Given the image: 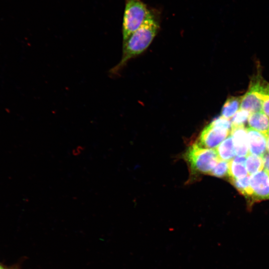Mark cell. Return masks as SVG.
Wrapping results in <instances>:
<instances>
[{
	"instance_id": "ba28073f",
	"label": "cell",
	"mask_w": 269,
	"mask_h": 269,
	"mask_svg": "<svg viewBox=\"0 0 269 269\" xmlns=\"http://www.w3.org/2000/svg\"><path fill=\"white\" fill-rule=\"evenodd\" d=\"M231 136L237 156L246 157L249 154L247 129L244 126L231 128Z\"/></svg>"
},
{
	"instance_id": "5bb4252c",
	"label": "cell",
	"mask_w": 269,
	"mask_h": 269,
	"mask_svg": "<svg viewBox=\"0 0 269 269\" xmlns=\"http://www.w3.org/2000/svg\"><path fill=\"white\" fill-rule=\"evenodd\" d=\"M249 175L246 164L236 162L232 160L229 161L228 176L231 178L240 179Z\"/></svg>"
},
{
	"instance_id": "8992f818",
	"label": "cell",
	"mask_w": 269,
	"mask_h": 269,
	"mask_svg": "<svg viewBox=\"0 0 269 269\" xmlns=\"http://www.w3.org/2000/svg\"><path fill=\"white\" fill-rule=\"evenodd\" d=\"M253 201L269 199V173L263 169L250 175Z\"/></svg>"
},
{
	"instance_id": "5b68a950",
	"label": "cell",
	"mask_w": 269,
	"mask_h": 269,
	"mask_svg": "<svg viewBox=\"0 0 269 269\" xmlns=\"http://www.w3.org/2000/svg\"><path fill=\"white\" fill-rule=\"evenodd\" d=\"M230 131L211 122L202 131L198 143L205 148H215L228 136Z\"/></svg>"
},
{
	"instance_id": "ffe728a7",
	"label": "cell",
	"mask_w": 269,
	"mask_h": 269,
	"mask_svg": "<svg viewBox=\"0 0 269 269\" xmlns=\"http://www.w3.org/2000/svg\"><path fill=\"white\" fill-rule=\"evenodd\" d=\"M0 269H5L3 268L2 266L0 265Z\"/></svg>"
},
{
	"instance_id": "2e32d148",
	"label": "cell",
	"mask_w": 269,
	"mask_h": 269,
	"mask_svg": "<svg viewBox=\"0 0 269 269\" xmlns=\"http://www.w3.org/2000/svg\"><path fill=\"white\" fill-rule=\"evenodd\" d=\"M229 161L220 160L210 174L218 177H223L228 175Z\"/></svg>"
},
{
	"instance_id": "7c38bea8",
	"label": "cell",
	"mask_w": 269,
	"mask_h": 269,
	"mask_svg": "<svg viewBox=\"0 0 269 269\" xmlns=\"http://www.w3.org/2000/svg\"><path fill=\"white\" fill-rule=\"evenodd\" d=\"M250 175H248L240 179L230 178V181L242 195L249 199H252L253 193L250 185Z\"/></svg>"
},
{
	"instance_id": "4fadbf2b",
	"label": "cell",
	"mask_w": 269,
	"mask_h": 269,
	"mask_svg": "<svg viewBox=\"0 0 269 269\" xmlns=\"http://www.w3.org/2000/svg\"><path fill=\"white\" fill-rule=\"evenodd\" d=\"M246 167L250 175L262 170L264 168L263 157L249 154L246 156Z\"/></svg>"
},
{
	"instance_id": "277c9868",
	"label": "cell",
	"mask_w": 269,
	"mask_h": 269,
	"mask_svg": "<svg viewBox=\"0 0 269 269\" xmlns=\"http://www.w3.org/2000/svg\"><path fill=\"white\" fill-rule=\"evenodd\" d=\"M149 12L141 0H126L123 23V41L142 25Z\"/></svg>"
},
{
	"instance_id": "30bf717a",
	"label": "cell",
	"mask_w": 269,
	"mask_h": 269,
	"mask_svg": "<svg viewBox=\"0 0 269 269\" xmlns=\"http://www.w3.org/2000/svg\"><path fill=\"white\" fill-rule=\"evenodd\" d=\"M216 151L220 159L223 160L230 161L235 157L236 152L231 135L228 136L218 145Z\"/></svg>"
},
{
	"instance_id": "44dd1931",
	"label": "cell",
	"mask_w": 269,
	"mask_h": 269,
	"mask_svg": "<svg viewBox=\"0 0 269 269\" xmlns=\"http://www.w3.org/2000/svg\"></svg>"
},
{
	"instance_id": "d6986e66",
	"label": "cell",
	"mask_w": 269,
	"mask_h": 269,
	"mask_svg": "<svg viewBox=\"0 0 269 269\" xmlns=\"http://www.w3.org/2000/svg\"><path fill=\"white\" fill-rule=\"evenodd\" d=\"M267 151L269 154V135L267 137Z\"/></svg>"
},
{
	"instance_id": "6da1fadb",
	"label": "cell",
	"mask_w": 269,
	"mask_h": 269,
	"mask_svg": "<svg viewBox=\"0 0 269 269\" xmlns=\"http://www.w3.org/2000/svg\"><path fill=\"white\" fill-rule=\"evenodd\" d=\"M158 29V22L149 11L142 25L124 41L121 60L110 70V73L117 74L129 60L143 52L152 41Z\"/></svg>"
},
{
	"instance_id": "52a82bcc",
	"label": "cell",
	"mask_w": 269,
	"mask_h": 269,
	"mask_svg": "<svg viewBox=\"0 0 269 269\" xmlns=\"http://www.w3.org/2000/svg\"><path fill=\"white\" fill-rule=\"evenodd\" d=\"M249 154L263 157L266 152L268 136L250 128H247Z\"/></svg>"
},
{
	"instance_id": "8fae6325",
	"label": "cell",
	"mask_w": 269,
	"mask_h": 269,
	"mask_svg": "<svg viewBox=\"0 0 269 269\" xmlns=\"http://www.w3.org/2000/svg\"><path fill=\"white\" fill-rule=\"evenodd\" d=\"M242 97L231 96L227 98L221 110V116L229 119L240 109Z\"/></svg>"
},
{
	"instance_id": "ac0fdd59",
	"label": "cell",
	"mask_w": 269,
	"mask_h": 269,
	"mask_svg": "<svg viewBox=\"0 0 269 269\" xmlns=\"http://www.w3.org/2000/svg\"><path fill=\"white\" fill-rule=\"evenodd\" d=\"M265 169L269 173V154H265L263 156Z\"/></svg>"
},
{
	"instance_id": "9a60e30c",
	"label": "cell",
	"mask_w": 269,
	"mask_h": 269,
	"mask_svg": "<svg viewBox=\"0 0 269 269\" xmlns=\"http://www.w3.org/2000/svg\"><path fill=\"white\" fill-rule=\"evenodd\" d=\"M250 113L246 110L240 109L233 117L231 121V128L244 126L248 121Z\"/></svg>"
},
{
	"instance_id": "e0dca14e",
	"label": "cell",
	"mask_w": 269,
	"mask_h": 269,
	"mask_svg": "<svg viewBox=\"0 0 269 269\" xmlns=\"http://www.w3.org/2000/svg\"><path fill=\"white\" fill-rule=\"evenodd\" d=\"M262 112L269 118V96L266 98L263 102Z\"/></svg>"
},
{
	"instance_id": "9c48e42d",
	"label": "cell",
	"mask_w": 269,
	"mask_h": 269,
	"mask_svg": "<svg viewBox=\"0 0 269 269\" xmlns=\"http://www.w3.org/2000/svg\"><path fill=\"white\" fill-rule=\"evenodd\" d=\"M249 128L268 136L269 134V118L262 111L250 113L249 117Z\"/></svg>"
},
{
	"instance_id": "3957f363",
	"label": "cell",
	"mask_w": 269,
	"mask_h": 269,
	"mask_svg": "<svg viewBox=\"0 0 269 269\" xmlns=\"http://www.w3.org/2000/svg\"><path fill=\"white\" fill-rule=\"evenodd\" d=\"M269 96V83L260 73L251 79L249 89L242 98L240 109L250 113L262 111L263 104Z\"/></svg>"
},
{
	"instance_id": "7a4b0ae2",
	"label": "cell",
	"mask_w": 269,
	"mask_h": 269,
	"mask_svg": "<svg viewBox=\"0 0 269 269\" xmlns=\"http://www.w3.org/2000/svg\"><path fill=\"white\" fill-rule=\"evenodd\" d=\"M186 160L191 170L197 173H209L220 160L216 150L201 146L198 142L189 147Z\"/></svg>"
}]
</instances>
